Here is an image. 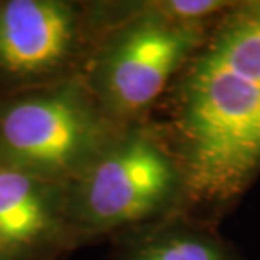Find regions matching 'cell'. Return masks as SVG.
I'll use <instances>...</instances> for the list:
<instances>
[{
  "label": "cell",
  "instance_id": "6da1fadb",
  "mask_svg": "<svg viewBox=\"0 0 260 260\" xmlns=\"http://www.w3.org/2000/svg\"><path fill=\"white\" fill-rule=\"evenodd\" d=\"M183 211L218 215L260 176V0L233 2L166 95Z\"/></svg>",
  "mask_w": 260,
  "mask_h": 260
},
{
  "label": "cell",
  "instance_id": "7a4b0ae2",
  "mask_svg": "<svg viewBox=\"0 0 260 260\" xmlns=\"http://www.w3.org/2000/svg\"><path fill=\"white\" fill-rule=\"evenodd\" d=\"M184 168L168 127L127 123L64 183L73 245L123 237L183 211Z\"/></svg>",
  "mask_w": 260,
  "mask_h": 260
},
{
  "label": "cell",
  "instance_id": "3957f363",
  "mask_svg": "<svg viewBox=\"0 0 260 260\" xmlns=\"http://www.w3.org/2000/svg\"><path fill=\"white\" fill-rule=\"evenodd\" d=\"M93 7L98 30L80 75L115 123L147 120L215 20L178 19L164 0Z\"/></svg>",
  "mask_w": 260,
  "mask_h": 260
},
{
  "label": "cell",
  "instance_id": "277c9868",
  "mask_svg": "<svg viewBox=\"0 0 260 260\" xmlns=\"http://www.w3.org/2000/svg\"><path fill=\"white\" fill-rule=\"evenodd\" d=\"M123 125L107 117L80 73L0 90V162L68 183Z\"/></svg>",
  "mask_w": 260,
  "mask_h": 260
},
{
  "label": "cell",
  "instance_id": "5b68a950",
  "mask_svg": "<svg viewBox=\"0 0 260 260\" xmlns=\"http://www.w3.org/2000/svg\"><path fill=\"white\" fill-rule=\"evenodd\" d=\"M96 30L93 4L0 2V90L46 85L80 73Z\"/></svg>",
  "mask_w": 260,
  "mask_h": 260
},
{
  "label": "cell",
  "instance_id": "8992f818",
  "mask_svg": "<svg viewBox=\"0 0 260 260\" xmlns=\"http://www.w3.org/2000/svg\"><path fill=\"white\" fill-rule=\"evenodd\" d=\"M73 248L64 184L0 162V260H58Z\"/></svg>",
  "mask_w": 260,
  "mask_h": 260
},
{
  "label": "cell",
  "instance_id": "52a82bcc",
  "mask_svg": "<svg viewBox=\"0 0 260 260\" xmlns=\"http://www.w3.org/2000/svg\"><path fill=\"white\" fill-rule=\"evenodd\" d=\"M112 260H245L210 223L176 213L118 238Z\"/></svg>",
  "mask_w": 260,
  "mask_h": 260
}]
</instances>
